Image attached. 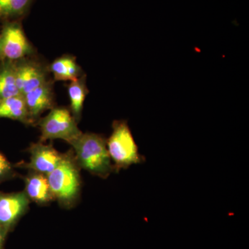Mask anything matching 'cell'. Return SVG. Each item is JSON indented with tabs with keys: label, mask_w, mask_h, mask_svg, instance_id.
Listing matches in <instances>:
<instances>
[{
	"label": "cell",
	"mask_w": 249,
	"mask_h": 249,
	"mask_svg": "<svg viewBox=\"0 0 249 249\" xmlns=\"http://www.w3.org/2000/svg\"><path fill=\"white\" fill-rule=\"evenodd\" d=\"M24 191L30 200L38 204H48L53 200L47 175L32 172L24 178Z\"/></svg>",
	"instance_id": "10"
},
{
	"label": "cell",
	"mask_w": 249,
	"mask_h": 249,
	"mask_svg": "<svg viewBox=\"0 0 249 249\" xmlns=\"http://www.w3.org/2000/svg\"><path fill=\"white\" fill-rule=\"evenodd\" d=\"M30 161L25 168L43 175H47L60 165L65 154L60 153L52 145L37 142L31 145L29 150Z\"/></svg>",
	"instance_id": "7"
},
{
	"label": "cell",
	"mask_w": 249,
	"mask_h": 249,
	"mask_svg": "<svg viewBox=\"0 0 249 249\" xmlns=\"http://www.w3.org/2000/svg\"><path fill=\"white\" fill-rule=\"evenodd\" d=\"M107 147L116 172L145 160V157L139 152L138 146L126 121L113 123L112 132L107 140Z\"/></svg>",
	"instance_id": "3"
},
{
	"label": "cell",
	"mask_w": 249,
	"mask_h": 249,
	"mask_svg": "<svg viewBox=\"0 0 249 249\" xmlns=\"http://www.w3.org/2000/svg\"><path fill=\"white\" fill-rule=\"evenodd\" d=\"M30 199L25 192L4 193L0 191V227L9 232L27 212Z\"/></svg>",
	"instance_id": "6"
},
{
	"label": "cell",
	"mask_w": 249,
	"mask_h": 249,
	"mask_svg": "<svg viewBox=\"0 0 249 249\" xmlns=\"http://www.w3.org/2000/svg\"><path fill=\"white\" fill-rule=\"evenodd\" d=\"M20 94L16 83L14 62L3 60L0 65V101Z\"/></svg>",
	"instance_id": "13"
},
{
	"label": "cell",
	"mask_w": 249,
	"mask_h": 249,
	"mask_svg": "<svg viewBox=\"0 0 249 249\" xmlns=\"http://www.w3.org/2000/svg\"><path fill=\"white\" fill-rule=\"evenodd\" d=\"M79 168L73 154L68 152L60 165L47 175L53 199L62 206L70 207L78 199L81 188Z\"/></svg>",
	"instance_id": "2"
},
{
	"label": "cell",
	"mask_w": 249,
	"mask_h": 249,
	"mask_svg": "<svg viewBox=\"0 0 249 249\" xmlns=\"http://www.w3.org/2000/svg\"><path fill=\"white\" fill-rule=\"evenodd\" d=\"M7 231L0 227V249H3L4 247L5 240H6V235L8 234Z\"/></svg>",
	"instance_id": "17"
},
{
	"label": "cell",
	"mask_w": 249,
	"mask_h": 249,
	"mask_svg": "<svg viewBox=\"0 0 249 249\" xmlns=\"http://www.w3.org/2000/svg\"><path fill=\"white\" fill-rule=\"evenodd\" d=\"M41 141L62 139L71 142L83 133L78 127V122L69 109L53 107L45 117L39 121Z\"/></svg>",
	"instance_id": "4"
},
{
	"label": "cell",
	"mask_w": 249,
	"mask_h": 249,
	"mask_svg": "<svg viewBox=\"0 0 249 249\" xmlns=\"http://www.w3.org/2000/svg\"><path fill=\"white\" fill-rule=\"evenodd\" d=\"M15 176L12 165L1 152H0V182L10 179Z\"/></svg>",
	"instance_id": "16"
},
{
	"label": "cell",
	"mask_w": 249,
	"mask_h": 249,
	"mask_svg": "<svg viewBox=\"0 0 249 249\" xmlns=\"http://www.w3.org/2000/svg\"><path fill=\"white\" fill-rule=\"evenodd\" d=\"M14 64L16 83L22 96L48 82L45 70L40 64L25 58Z\"/></svg>",
	"instance_id": "8"
},
{
	"label": "cell",
	"mask_w": 249,
	"mask_h": 249,
	"mask_svg": "<svg viewBox=\"0 0 249 249\" xmlns=\"http://www.w3.org/2000/svg\"><path fill=\"white\" fill-rule=\"evenodd\" d=\"M50 71L55 80H73L79 78L80 68L76 59L71 55H65L54 60L50 65Z\"/></svg>",
	"instance_id": "12"
},
{
	"label": "cell",
	"mask_w": 249,
	"mask_h": 249,
	"mask_svg": "<svg viewBox=\"0 0 249 249\" xmlns=\"http://www.w3.org/2000/svg\"><path fill=\"white\" fill-rule=\"evenodd\" d=\"M88 93L85 76H80L76 80H73L69 85L68 94L71 110L77 122H78L81 116L83 104Z\"/></svg>",
	"instance_id": "14"
},
{
	"label": "cell",
	"mask_w": 249,
	"mask_h": 249,
	"mask_svg": "<svg viewBox=\"0 0 249 249\" xmlns=\"http://www.w3.org/2000/svg\"><path fill=\"white\" fill-rule=\"evenodd\" d=\"M0 119H9L24 124H32L22 95L0 101Z\"/></svg>",
	"instance_id": "11"
},
{
	"label": "cell",
	"mask_w": 249,
	"mask_h": 249,
	"mask_svg": "<svg viewBox=\"0 0 249 249\" xmlns=\"http://www.w3.org/2000/svg\"><path fill=\"white\" fill-rule=\"evenodd\" d=\"M34 0H0V20H18L27 14Z\"/></svg>",
	"instance_id": "15"
},
{
	"label": "cell",
	"mask_w": 249,
	"mask_h": 249,
	"mask_svg": "<svg viewBox=\"0 0 249 249\" xmlns=\"http://www.w3.org/2000/svg\"><path fill=\"white\" fill-rule=\"evenodd\" d=\"M29 116L33 123L48 109L53 108V89L49 82L24 95Z\"/></svg>",
	"instance_id": "9"
},
{
	"label": "cell",
	"mask_w": 249,
	"mask_h": 249,
	"mask_svg": "<svg viewBox=\"0 0 249 249\" xmlns=\"http://www.w3.org/2000/svg\"><path fill=\"white\" fill-rule=\"evenodd\" d=\"M78 166L95 176L107 178L115 171L107 147V140L101 134L82 133L70 142Z\"/></svg>",
	"instance_id": "1"
},
{
	"label": "cell",
	"mask_w": 249,
	"mask_h": 249,
	"mask_svg": "<svg viewBox=\"0 0 249 249\" xmlns=\"http://www.w3.org/2000/svg\"><path fill=\"white\" fill-rule=\"evenodd\" d=\"M32 52L20 23L5 21L0 33V60L16 62L26 58Z\"/></svg>",
	"instance_id": "5"
}]
</instances>
